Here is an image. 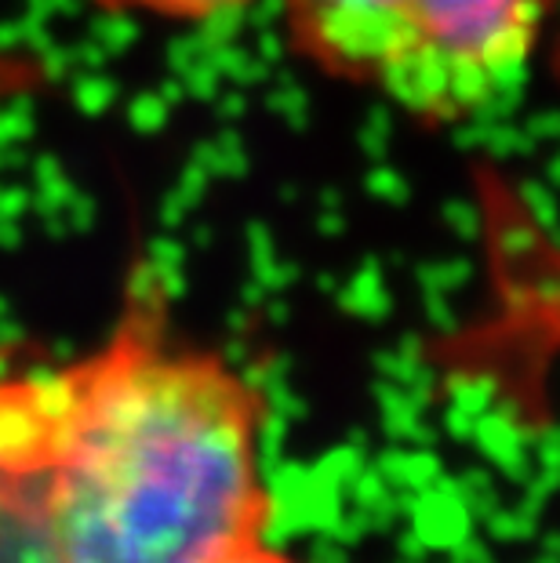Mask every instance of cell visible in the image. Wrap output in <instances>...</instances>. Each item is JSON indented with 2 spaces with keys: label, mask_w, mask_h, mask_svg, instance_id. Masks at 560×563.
I'll return each instance as SVG.
<instances>
[{
  "label": "cell",
  "mask_w": 560,
  "mask_h": 563,
  "mask_svg": "<svg viewBox=\"0 0 560 563\" xmlns=\"http://www.w3.org/2000/svg\"><path fill=\"white\" fill-rule=\"evenodd\" d=\"M22 393L47 426L55 563H211L273 534L266 389L172 331L157 277L131 280L102 350L26 371Z\"/></svg>",
  "instance_id": "6da1fadb"
},
{
  "label": "cell",
  "mask_w": 560,
  "mask_h": 563,
  "mask_svg": "<svg viewBox=\"0 0 560 563\" xmlns=\"http://www.w3.org/2000/svg\"><path fill=\"white\" fill-rule=\"evenodd\" d=\"M553 0H281L320 77L430 128L484 121L528 84Z\"/></svg>",
  "instance_id": "7a4b0ae2"
},
{
  "label": "cell",
  "mask_w": 560,
  "mask_h": 563,
  "mask_svg": "<svg viewBox=\"0 0 560 563\" xmlns=\"http://www.w3.org/2000/svg\"><path fill=\"white\" fill-rule=\"evenodd\" d=\"M95 11L113 19L161 22V26H200L233 11L252 8L255 0H88Z\"/></svg>",
  "instance_id": "3957f363"
},
{
  "label": "cell",
  "mask_w": 560,
  "mask_h": 563,
  "mask_svg": "<svg viewBox=\"0 0 560 563\" xmlns=\"http://www.w3.org/2000/svg\"><path fill=\"white\" fill-rule=\"evenodd\" d=\"M211 563H306V560L288 553V549L273 545V538L262 534V538H252V542L230 549V553H222L219 560H211Z\"/></svg>",
  "instance_id": "277c9868"
}]
</instances>
